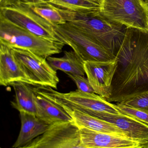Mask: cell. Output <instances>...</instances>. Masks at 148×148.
I'll return each instance as SVG.
<instances>
[{
  "instance_id": "cell-1",
  "label": "cell",
  "mask_w": 148,
  "mask_h": 148,
  "mask_svg": "<svg viewBox=\"0 0 148 148\" xmlns=\"http://www.w3.org/2000/svg\"><path fill=\"white\" fill-rule=\"evenodd\" d=\"M133 40L127 28L122 44L116 55L120 73H116L110 98L148 89V39Z\"/></svg>"
},
{
  "instance_id": "cell-2",
  "label": "cell",
  "mask_w": 148,
  "mask_h": 148,
  "mask_svg": "<svg viewBox=\"0 0 148 148\" xmlns=\"http://www.w3.org/2000/svg\"><path fill=\"white\" fill-rule=\"evenodd\" d=\"M55 7L66 22L116 56L125 38L127 27L109 21L100 14H83Z\"/></svg>"
},
{
  "instance_id": "cell-3",
  "label": "cell",
  "mask_w": 148,
  "mask_h": 148,
  "mask_svg": "<svg viewBox=\"0 0 148 148\" xmlns=\"http://www.w3.org/2000/svg\"><path fill=\"white\" fill-rule=\"evenodd\" d=\"M0 43L23 49L43 58L60 53L65 44L41 38L0 16Z\"/></svg>"
},
{
  "instance_id": "cell-4",
  "label": "cell",
  "mask_w": 148,
  "mask_h": 148,
  "mask_svg": "<svg viewBox=\"0 0 148 148\" xmlns=\"http://www.w3.org/2000/svg\"><path fill=\"white\" fill-rule=\"evenodd\" d=\"M100 15L127 28L148 33V4L144 0H103Z\"/></svg>"
},
{
  "instance_id": "cell-5",
  "label": "cell",
  "mask_w": 148,
  "mask_h": 148,
  "mask_svg": "<svg viewBox=\"0 0 148 148\" xmlns=\"http://www.w3.org/2000/svg\"><path fill=\"white\" fill-rule=\"evenodd\" d=\"M54 28L59 40L72 48L84 62L110 61L116 58V56L67 23Z\"/></svg>"
},
{
  "instance_id": "cell-6",
  "label": "cell",
  "mask_w": 148,
  "mask_h": 148,
  "mask_svg": "<svg viewBox=\"0 0 148 148\" xmlns=\"http://www.w3.org/2000/svg\"><path fill=\"white\" fill-rule=\"evenodd\" d=\"M0 16L43 39L61 42L56 36L54 26L24 3L1 8Z\"/></svg>"
},
{
  "instance_id": "cell-7",
  "label": "cell",
  "mask_w": 148,
  "mask_h": 148,
  "mask_svg": "<svg viewBox=\"0 0 148 148\" xmlns=\"http://www.w3.org/2000/svg\"><path fill=\"white\" fill-rule=\"evenodd\" d=\"M19 148H88L83 144L80 129L74 122L51 124L42 134Z\"/></svg>"
},
{
  "instance_id": "cell-8",
  "label": "cell",
  "mask_w": 148,
  "mask_h": 148,
  "mask_svg": "<svg viewBox=\"0 0 148 148\" xmlns=\"http://www.w3.org/2000/svg\"><path fill=\"white\" fill-rule=\"evenodd\" d=\"M11 49L32 85L57 89L60 79L56 71L51 68L45 58L27 50Z\"/></svg>"
},
{
  "instance_id": "cell-9",
  "label": "cell",
  "mask_w": 148,
  "mask_h": 148,
  "mask_svg": "<svg viewBox=\"0 0 148 148\" xmlns=\"http://www.w3.org/2000/svg\"><path fill=\"white\" fill-rule=\"evenodd\" d=\"M117 67L116 57L110 61L84 62L85 74L96 94L107 101L112 96L113 80Z\"/></svg>"
},
{
  "instance_id": "cell-10",
  "label": "cell",
  "mask_w": 148,
  "mask_h": 148,
  "mask_svg": "<svg viewBox=\"0 0 148 148\" xmlns=\"http://www.w3.org/2000/svg\"><path fill=\"white\" fill-rule=\"evenodd\" d=\"M89 115L117 126L129 139L143 144L148 143V125L132 116L105 112H93Z\"/></svg>"
},
{
  "instance_id": "cell-11",
  "label": "cell",
  "mask_w": 148,
  "mask_h": 148,
  "mask_svg": "<svg viewBox=\"0 0 148 148\" xmlns=\"http://www.w3.org/2000/svg\"><path fill=\"white\" fill-rule=\"evenodd\" d=\"M79 129L82 143L88 148H143L147 144L127 137L96 132L85 128Z\"/></svg>"
},
{
  "instance_id": "cell-12",
  "label": "cell",
  "mask_w": 148,
  "mask_h": 148,
  "mask_svg": "<svg viewBox=\"0 0 148 148\" xmlns=\"http://www.w3.org/2000/svg\"><path fill=\"white\" fill-rule=\"evenodd\" d=\"M17 83L32 85L15 58L11 49L0 43V84L7 86Z\"/></svg>"
},
{
  "instance_id": "cell-13",
  "label": "cell",
  "mask_w": 148,
  "mask_h": 148,
  "mask_svg": "<svg viewBox=\"0 0 148 148\" xmlns=\"http://www.w3.org/2000/svg\"><path fill=\"white\" fill-rule=\"evenodd\" d=\"M21 128L19 136L13 148H19L27 145L37 136L45 133L50 125L35 115L26 112H20Z\"/></svg>"
},
{
  "instance_id": "cell-14",
  "label": "cell",
  "mask_w": 148,
  "mask_h": 148,
  "mask_svg": "<svg viewBox=\"0 0 148 148\" xmlns=\"http://www.w3.org/2000/svg\"><path fill=\"white\" fill-rule=\"evenodd\" d=\"M34 92L36 116L39 119L49 125L60 122L73 121L71 116L61 107Z\"/></svg>"
},
{
  "instance_id": "cell-15",
  "label": "cell",
  "mask_w": 148,
  "mask_h": 148,
  "mask_svg": "<svg viewBox=\"0 0 148 148\" xmlns=\"http://www.w3.org/2000/svg\"><path fill=\"white\" fill-rule=\"evenodd\" d=\"M66 111L79 129L85 128L96 132L127 137L121 130L110 123L77 110Z\"/></svg>"
},
{
  "instance_id": "cell-16",
  "label": "cell",
  "mask_w": 148,
  "mask_h": 148,
  "mask_svg": "<svg viewBox=\"0 0 148 148\" xmlns=\"http://www.w3.org/2000/svg\"><path fill=\"white\" fill-rule=\"evenodd\" d=\"M50 66L55 71L64 72L66 73L85 75L84 62L74 51L64 52V56L61 58L50 57L47 58Z\"/></svg>"
},
{
  "instance_id": "cell-17",
  "label": "cell",
  "mask_w": 148,
  "mask_h": 148,
  "mask_svg": "<svg viewBox=\"0 0 148 148\" xmlns=\"http://www.w3.org/2000/svg\"><path fill=\"white\" fill-rule=\"evenodd\" d=\"M30 85H31L24 83H17L13 84L15 98L14 101L11 102V104L20 112H26L36 116L34 92Z\"/></svg>"
},
{
  "instance_id": "cell-18",
  "label": "cell",
  "mask_w": 148,
  "mask_h": 148,
  "mask_svg": "<svg viewBox=\"0 0 148 148\" xmlns=\"http://www.w3.org/2000/svg\"><path fill=\"white\" fill-rule=\"evenodd\" d=\"M54 6L75 12L99 14L101 4L97 0H43Z\"/></svg>"
},
{
  "instance_id": "cell-19",
  "label": "cell",
  "mask_w": 148,
  "mask_h": 148,
  "mask_svg": "<svg viewBox=\"0 0 148 148\" xmlns=\"http://www.w3.org/2000/svg\"><path fill=\"white\" fill-rule=\"evenodd\" d=\"M107 101L148 110V89L110 98Z\"/></svg>"
},
{
  "instance_id": "cell-20",
  "label": "cell",
  "mask_w": 148,
  "mask_h": 148,
  "mask_svg": "<svg viewBox=\"0 0 148 148\" xmlns=\"http://www.w3.org/2000/svg\"><path fill=\"white\" fill-rule=\"evenodd\" d=\"M116 108L122 114L132 116L148 125V110L116 103Z\"/></svg>"
},
{
  "instance_id": "cell-21",
  "label": "cell",
  "mask_w": 148,
  "mask_h": 148,
  "mask_svg": "<svg viewBox=\"0 0 148 148\" xmlns=\"http://www.w3.org/2000/svg\"><path fill=\"white\" fill-rule=\"evenodd\" d=\"M75 83L77 90L87 93H95L94 90L89 83L87 78L83 76L70 73H66Z\"/></svg>"
},
{
  "instance_id": "cell-22",
  "label": "cell",
  "mask_w": 148,
  "mask_h": 148,
  "mask_svg": "<svg viewBox=\"0 0 148 148\" xmlns=\"http://www.w3.org/2000/svg\"><path fill=\"white\" fill-rule=\"evenodd\" d=\"M23 0H0V8L16 6L21 4Z\"/></svg>"
},
{
  "instance_id": "cell-23",
  "label": "cell",
  "mask_w": 148,
  "mask_h": 148,
  "mask_svg": "<svg viewBox=\"0 0 148 148\" xmlns=\"http://www.w3.org/2000/svg\"><path fill=\"white\" fill-rule=\"evenodd\" d=\"M143 148H148V142L147 143V144H146V146H145Z\"/></svg>"
},
{
  "instance_id": "cell-24",
  "label": "cell",
  "mask_w": 148,
  "mask_h": 148,
  "mask_svg": "<svg viewBox=\"0 0 148 148\" xmlns=\"http://www.w3.org/2000/svg\"><path fill=\"white\" fill-rule=\"evenodd\" d=\"M97 1H98L100 3V4H101V3L103 0H97Z\"/></svg>"
},
{
  "instance_id": "cell-25",
  "label": "cell",
  "mask_w": 148,
  "mask_h": 148,
  "mask_svg": "<svg viewBox=\"0 0 148 148\" xmlns=\"http://www.w3.org/2000/svg\"><path fill=\"white\" fill-rule=\"evenodd\" d=\"M144 1H145L148 4V0H144Z\"/></svg>"
},
{
  "instance_id": "cell-26",
  "label": "cell",
  "mask_w": 148,
  "mask_h": 148,
  "mask_svg": "<svg viewBox=\"0 0 148 148\" xmlns=\"http://www.w3.org/2000/svg\"></svg>"
}]
</instances>
